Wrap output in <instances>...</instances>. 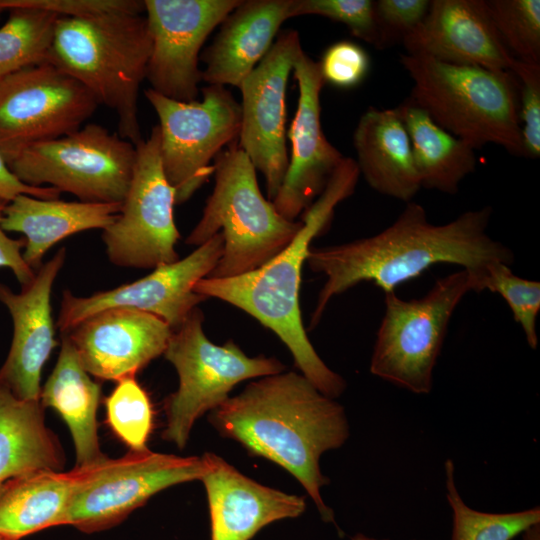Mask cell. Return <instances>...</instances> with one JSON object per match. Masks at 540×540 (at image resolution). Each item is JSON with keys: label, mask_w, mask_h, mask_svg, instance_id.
I'll list each match as a JSON object with an SVG mask.
<instances>
[{"label": "cell", "mask_w": 540, "mask_h": 540, "mask_svg": "<svg viewBox=\"0 0 540 540\" xmlns=\"http://www.w3.org/2000/svg\"><path fill=\"white\" fill-rule=\"evenodd\" d=\"M492 208L485 206L460 214L445 224H433L426 210L407 202L395 221L381 232L350 242L311 246L306 263L326 277L311 315L316 327L330 300L363 281L384 293L436 264H453L476 274L493 262L514 263V253L487 232Z\"/></svg>", "instance_id": "obj_1"}, {"label": "cell", "mask_w": 540, "mask_h": 540, "mask_svg": "<svg viewBox=\"0 0 540 540\" xmlns=\"http://www.w3.org/2000/svg\"><path fill=\"white\" fill-rule=\"evenodd\" d=\"M209 422L224 438L249 454L266 458L291 473L316 505L321 519L337 526L321 497L330 480L320 469L326 451L340 448L350 430L344 407L293 371L250 382L210 411Z\"/></svg>", "instance_id": "obj_2"}, {"label": "cell", "mask_w": 540, "mask_h": 540, "mask_svg": "<svg viewBox=\"0 0 540 540\" xmlns=\"http://www.w3.org/2000/svg\"><path fill=\"white\" fill-rule=\"evenodd\" d=\"M359 176L356 161L345 157L320 196L302 213V227L285 249L255 270L229 278L205 277L194 286L197 294L227 302L273 331L301 374L333 399L345 391L346 381L311 344L301 318L299 291L312 241L328 227L336 206L353 194Z\"/></svg>", "instance_id": "obj_3"}, {"label": "cell", "mask_w": 540, "mask_h": 540, "mask_svg": "<svg viewBox=\"0 0 540 540\" xmlns=\"http://www.w3.org/2000/svg\"><path fill=\"white\" fill-rule=\"evenodd\" d=\"M151 36L142 14L110 12L59 17L49 63L68 74L111 109L118 134L137 146L143 141L138 95L146 79Z\"/></svg>", "instance_id": "obj_4"}, {"label": "cell", "mask_w": 540, "mask_h": 540, "mask_svg": "<svg viewBox=\"0 0 540 540\" xmlns=\"http://www.w3.org/2000/svg\"><path fill=\"white\" fill-rule=\"evenodd\" d=\"M413 81L409 99L440 127L475 150L496 144L524 157L519 84L511 71L400 55Z\"/></svg>", "instance_id": "obj_5"}, {"label": "cell", "mask_w": 540, "mask_h": 540, "mask_svg": "<svg viewBox=\"0 0 540 540\" xmlns=\"http://www.w3.org/2000/svg\"><path fill=\"white\" fill-rule=\"evenodd\" d=\"M213 167V192L185 243L198 247L220 232L223 252L207 277L229 278L255 270L276 256L303 223L284 218L262 195L256 169L238 140L216 156Z\"/></svg>", "instance_id": "obj_6"}, {"label": "cell", "mask_w": 540, "mask_h": 540, "mask_svg": "<svg viewBox=\"0 0 540 540\" xmlns=\"http://www.w3.org/2000/svg\"><path fill=\"white\" fill-rule=\"evenodd\" d=\"M204 315L196 307L175 330L163 353L179 377L178 389L165 400L162 438L183 449L196 420L217 408L238 383L282 373L275 357H250L232 340L211 342L203 331Z\"/></svg>", "instance_id": "obj_7"}, {"label": "cell", "mask_w": 540, "mask_h": 540, "mask_svg": "<svg viewBox=\"0 0 540 540\" xmlns=\"http://www.w3.org/2000/svg\"><path fill=\"white\" fill-rule=\"evenodd\" d=\"M471 291V275L460 268L437 279L421 298L404 300L395 291L384 293L370 372L412 393H430L452 314Z\"/></svg>", "instance_id": "obj_8"}, {"label": "cell", "mask_w": 540, "mask_h": 540, "mask_svg": "<svg viewBox=\"0 0 540 540\" xmlns=\"http://www.w3.org/2000/svg\"><path fill=\"white\" fill-rule=\"evenodd\" d=\"M6 163L24 184L52 187L83 202L121 203L136 162V146L97 123L29 145Z\"/></svg>", "instance_id": "obj_9"}, {"label": "cell", "mask_w": 540, "mask_h": 540, "mask_svg": "<svg viewBox=\"0 0 540 540\" xmlns=\"http://www.w3.org/2000/svg\"><path fill=\"white\" fill-rule=\"evenodd\" d=\"M202 99L178 101L151 88L144 91L159 119L160 154L176 205L189 200L214 173L211 162L238 140L241 106L221 85L201 89Z\"/></svg>", "instance_id": "obj_10"}, {"label": "cell", "mask_w": 540, "mask_h": 540, "mask_svg": "<svg viewBox=\"0 0 540 540\" xmlns=\"http://www.w3.org/2000/svg\"><path fill=\"white\" fill-rule=\"evenodd\" d=\"M203 456L182 457L145 448L107 457L90 466L61 521L84 533L112 528L156 493L179 483L201 480Z\"/></svg>", "instance_id": "obj_11"}, {"label": "cell", "mask_w": 540, "mask_h": 540, "mask_svg": "<svg viewBox=\"0 0 540 540\" xmlns=\"http://www.w3.org/2000/svg\"><path fill=\"white\" fill-rule=\"evenodd\" d=\"M176 192L161 162L160 130L154 126L136 146V162L121 210L103 230L109 260L121 267L154 269L179 259L174 219Z\"/></svg>", "instance_id": "obj_12"}, {"label": "cell", "mask_w": 540, "mask_h": 540, "mask_svg": "<svg viewBox=\"0 0 540 540\" xmlns=\"http://www.w3.org/2000/svg\"><path fill=\"white\" fill-rule=\"evenodd\" d=\"M99 106L77 80L50 63L0 78V152L4 159L23 148L68 135Z\"/></svg>", "instance_id": "obj_13"}, {"label": "cell", "mask_w": 540, "mask_h": 540, "mask_svg": "<svg viewBox=\"0 0 540 540\" xmlns=\"http://www.w3.org/2000/svg\"><path fill=\"white\" fill-rule=\"evenodd\" d=\"M223 245L219 232L183 259L157 266L132 283L85 297L66 290L56 325L62 334L100 311L126 308L155 315L175 330L199 303L208 299L197 294L194 286L216 267Z\"/></svg>", "instance_id": "obj_14"}, {"label": "cell", "mask_w": 540, "mask_h": 540, "mask_svg": "<svg viewBox=\"0 0 540 540\" xmlns=\"http://www.w3.org/2000/svg\"><path fill=\"white\" fill-rule=\"evenodd\" d=\"M241 0H144L151 36L146 79L155 92L178 101L197 99L199 54L208 36Z\"/></svg>", "instance_id": "obj_15"}, {"label": "cell", "mask_w": 540, "mask_h": 540, "mask_svg": "<svg viewBox=\"0 0 540 540\" xmlns=\"http://www.w3.org/2000/svg\"><path fill=\"white\" fill-rule=\"evenodd\" d=\"M301 48L297 31H281L268 53L238 87L242 96L238 144L255 169L264 175L267 196L272 201L288 166L286 92Z\"/></svg>", "instance_id": "obj_16"}, {"label": "cell", "mask_w": 540, "mask_h": 540, "mask_svg": "<svg viewBox=\"0 0 540 540\" xmlns=\"http://www.w3.org/2000/svg\"><path fill=\"white\" fill-rule=\"evenodd\" d=\"M292 71L299 96L288 131L291 153L272 202L278 213L294 221L320 196L345 156L328 141L322 129L320 95L325 83L319 63L301 48Z\"/></svg>", "instance_id": "obj_17"}, {"label": "cell", "mask_w": 540, "mask_h": 540, "mask_svg": "<svg viewBox=\"0 0 540 540\" xmlns=\"http://www.w3.org/2000/svg\"><path fill=\"white\" fill-rule=\"evenodd\" d=\"M65 257V248H60L19 293L0 283V302L13 322L11 346L0 368V385L18 399L40 400L42 368L57 345L51 292Z\"/></svg>", "instance_id": "obj_18"}, {"label": "cell", "mask_w": 540, "mask_h": 540, "mask_svg": "<svg viewBox=\"0 0 540 540\" xmlns=\"http://www.w3.org/2000/svg\"><path fill=\"white\" fill-rule=\"evenodd\" d=\"M66 334L84 369L102 380L135 377L162 355L172 334L159 317L126 308L100 311Z\"/></svg>", "instance_id": "obj_19"}, {"label": "cell", "mask_w": 540, "mask_h": 540, "mask_svg": "<svg viewBox=\"0 0 540 540\" xmlns=\"http://www.w3.org/2000/svg\"><path fill=\"white\" fill-rule=\"evenodd\" d=\"M406 54L456 64L510 71L485 0H432L423 21L402 41Z\"/></svg>", "instance_id": "obj_20"}, {"label": "cell", "mask_w": 540, "mask_h": 540, "mask_svg": "<svg viewBox=\"0 0 540 540\" xmlns=\"http://www.w3.org/2000/svg\"><path fill=\"white\" fill-rule=\"evenodd\" d=\"M203 458L207 469L201 481L207 493L211 540H250L265 526L305 511V497L264 486L214 453Z\"/></svg>", "instance_id": "obj_21"}, {"label": "cell", "mask_w": 540, "mask_h": 540, "mask_svg": "<svg viewBox=\"0 0 540 540\" xmlns=\"http://www.w3.org/2000/svg\"><path fill=\"white\" fill-rule=\"evenodd\" d=\"M293 0H241L201 55L202 81L239 87L268 53Z\"/></svg>", "instance_id": "obj_22"}, {"label": "cell", "mask_w": 540, "mask_h": 540, "mask_svg": "<svg viewBox=\"0 0 540 540\" xmlns=\"http://www.w3.org/2000/svg\"><path fill=\"white\" fill-rule=\"evenodd\" d=\"M356 164L378 193L410 202L421 187L409 136L395 108L368 107L353 133Z\"/></svg>", "instance_id": "obj_23"}, {"label": "cell", "mask_w": 540, "mask_h": 540, "mask_svg": "<svg viewBox=\"0 0 540 540\" xmlns=\"http://www.w3.org/2000/svg\"><path fill=\"white\" fill-rule=\"evenodd\" d=\"M121 206V203L63 201L21 194L7 203L2 228L24 235L23 259L37 271L46 252L57 242L82 231L104 230L117 218Z\"/></svg>", "instance_id": "obj_24"}, {"label": "cell", "mask_w": 540, "mask_h": 540, "mask_svg": "<svg viewBox=\"0 0 540 540\" xmlns=\"http://www.w3.org/2000/svg\"><path fill=\"white\" fill-rule=\"evenodd\" d=\"M88 467L64 472L38 470L7 481L0 488V534L21 540L61 526L69 503L89 473Z\"/></svg>", "instance_id": "obj_25"}, {"label": "cell", "mask_w": 540, "mask_h": 540, "mask_svg": "<svg viewBox=\"0 0 540 540\" xmlns=\"http://www.w3.org/2000/svg\"><path fill=\"white\" fill-rule=\"evenodd\" d=\"M101 384L91 379L66 334L61 337L57 362L41 388L42 406L53 408L69 428L75 447L76 467L105 460L97 434V408Z\"/></svg>", "instance_id": "obj_26"}, {"label": "cell", "mask_w": 540, "mask_h": 540, "mask_svg": "<svg viewBox=\"0 0 540 540\" xmlns=\"http://www.w3.org/2000/svg\"><path fill=\"white\" fill-rule=\"evenodd\" d=\"M65 455L45 423L40 400L15 397L0 385V488L38 470H63Z\"/></svg>", "instance_id": "obj_27"}, {"label": "cell", "mask_w": 540, "mask_h": 540, "mask_svg": "<svg viewBox=\"0 0 540 540\" xmlns=\"http://www.w3.org/2000/svg\"><path fill=\"white\" fill-rule=\"evenodd\" d=\"M410 139L421 187L456 194L476 168L475 149L452 135L409 98L395 107Z\"/></svg>", "instance_id": "obj_28"}, {"label": "cell", "mask_w": 540, "mask_h": 540, "mask_svg": "<svg viewBox=\"0 0 540 540\" xmlns=\"http://www.w3.org/2000/svg\"><path fill=\"white\" fill-rule=\"evenodd\" d=\"M8 11L0 27V78L22 69L49 63L58 15L0 0Z\"/></svg>", "instance_id": "obj_29"}, {"label": "cell", "mask_w": 540, "mask_h": 540, "mask_svg": "<svg viewBox=\"0 0 540 540\" xmlns=\"http://www.w3.org/2000/svg\"><path fill=\"white\" fill-rule=\"evenodd\" d=\"M444 467L446 498L453 514L451 540H512L540 524L539 506L510 513H487L470 508L456 487L453 461L447 459Z\"/></svg>", "instance_id": "obj_30"}, {"label": "cell", "mask_w": 540, "mask_h": 540, "mask_svg": "<svg viewBox=\"0 0 540 540\" xmlns=\"http://www.w3.org/2000/svg\"><path fill=\"white\" fill-rule=\"evenodd\" d=\"M473 291L489 290L499 294L510 307L514 320L522 327L531 349L538 346L537 317L540 311V283L513 273L503 262L488 264L476 274H470Z\"/></svg>", "instance_id": "obj_31"}, {"label": "cell", "mask_w": 540, "mask_h": 540, "mask_svg": "<svg viewBox=\"0 0 540 540\" xmlns=\"http://www.w3.org/2000/svg\"><path fill=\"white\" fill-rule=\"evenodd\" d=\"M509 54L517 61L540 64V1L485 0Z\"/></svg>", "instance_id": "obj_32"}, {"label": "cell", "mask_w": 540, "mask_h": 540, "mask_svg": "<svg viewBox=\"0 0 540 540\" xmlns=\"http://www.w3.org/2000/svg\"><path fill=\"white\" fill-rule=\"evenodd\" d=\"M107 423L130 450L147 448L152 431L153 410L146 391L135 377L117 381L105 399Z\"/></svg>", "instance_id": "obj_33"}, {"label": "cell", "mask_w": 540, "mask_h": 540, "mask_svg": "<svg viewBox=\"0 0 540 540\" xmlns=\"http://www.w3.org/2000/svg\"><path fill=\"white\" fill-rule=\"evenodd\" d=\"M317 15L344 24L351 34L376 46L377 32L372 0H293L291 16Z\"/></svg>", "instance_id": "obj_34"}, {"label": "cell", "mask_w": 540, "mask_h": 540, "mask_svg": "<svg viewBox=\"0 0 540 540\" xmlns=\"http://www.w3.org/2000/svg\"><path fill=\"white\" fill-rule=\"evenodd\" d=\"M510 71L519 84V117L523 154L540 156V64L514 60Z\"/></svg>", "instance_id": "obj_35"}, {"label": "cell", "mask_w": 540, "mask_h": 540, "mask_svg": "<svg viewBox=\"0 0 540 540\" xmlns=\"http://www.w3.org/2000/svg\"><path fill=\"white\" fill-rule=\"evenodd\" d=\"M430 0L374 1L375 48L384 50L404 40L425 18Z\"/></svg>", "instance_id": "obj_36"}, {"label": "cell", "mask_w": 540, "mask_h": 540, "mask_svg": "<svg viewBox=\"0 0 540 540\" xmlns=\"http://www.w3.org/2000/svg\"><path fill=\"white\" fill-rule=\"evenodd\" d=\"M318 63L324 83L344 89L361 84L370 69V57L366 50L347 40L330 45Z\"/></svg>", "instance_id": "obj_37"}, {"label": "cell", "mask_w": 540, "mask_h": 540, "mask_svg": "<svg viewBox=\"0 0 540 540\" xmlns=\"http://www.w3.org/2000/svg\"><path fill=\"white\" fill-rule=\"evenodd\" d=\"M7 201L0 199V268H8L15 275L21 287L32 282L35 271L24 261L21 252L25 247V238L12 239L2 228V219Z\"/></svg>", "instance_id": "obj_38"}, {"label": "cell", "mask_w": 540, "mask_h": 540, "mask_svg": "<svg viewBox=\"0 0 540 540\" xmlns=\"http://www.w3.org/2000/svg\"><path fill=\"white\" fill-rule=\"evenodd\" d=\"M21 194L41 199H57L61 192L52 187H34L22 183L11 172L0 152V199L9 202Z\"/></svg>", "instance_id": "obj_39"}, {"label": "cell", "mask_w": 540, "mask_h": 540, "mask_svg": "<svg viewBox=\"0 0 540 540\" xmlns=\"http://www.w3.org/2000/svg\"><path fill=\"white\" fill-rule=\"evenodd\" d=\"M522 534L523 540H540V524L531 526Z\"/></svg>", "instance_id": "obj_40"}, {"label": "cell", "mask_w": 540, "mask_h": 540, "mask_svg": "<svg viewBox=\"0 0 540 540\" xmlns=\"http://www.w3.org/2000/svg\"><path fill=\"white\" fill-rule=\"evenodd\" d=\"M351 540H389V539H377V538L364 535L362 533H357L351 537Z\"/></svg>", "instance_id": "obj_41"}, {"label": "cell", "mask_w": 540, "mask_h": 540, "mask_svg": "<svg viewBox=\"0 0 540 540\" xmlns=\"http://www.w3.org/2000/svg\"><path fill=\"white\" fill-rule=\"evenodd\" d=\"M0 540H9V539L0 534Z\"/></svg>", "instance_id": "obj_42"}, {"label": "cell", "mask_w": 540, "mask_h": 540, "mask_svg": "<svg viewBox=\"0 0 540 540\" xmlns=\"http://www.w3.org/2000/svg\"><path fill=\"white\" fill-rule=\"evenodd\" d=\"M4 11L5 10L2 7H0V16H1L2 12H4Z\"/></svg>", "instance_id": "obj_43"}]
</instances>
